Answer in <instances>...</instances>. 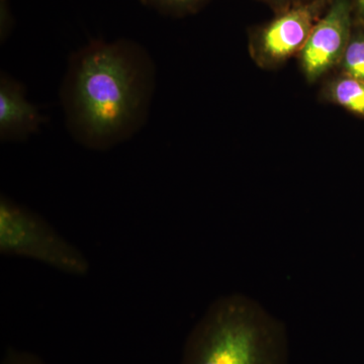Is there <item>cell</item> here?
<instances>
[{"label":"cell","mask_w":364,"mask_h":364,"mask_svg":"<svg viewBox=\"0 0 364 364\" xmlns=\"http://www.w3.org/2000/svg\"><path fill=\"white\" fill-rule=\"evenodd\" d=\"M156 67L133 41H95L72 55L60 90L67 130L91 150L136 135L149 116Z\"/></svg>","instance_id":"cell-1"},{"label":"cell","mask_w":364,"mask_h":364,"mask_svg":"<svg viewBox=\"0 0 364 364\" xmlns=\"http://www.w3.org/2000/svg\"><path fill=\"white\" fill-rule=\"evenodd\" d=\"M181 364H289L284 324L253 299H217L189 335Z\"/></svg>","instance_id":"cell-2"},{"label":"cell","mask_w":364,"mask_h":364,"mask_svg":"<svg viewBox=\"0 0 364 364\" xmlns=\"http://www.w3.org/2000/svg\"><path fill=\"white\" fill-rule=\"evenodd\" d=\"M0 252L38 261L75 277H85L90 269L82 252L54 228L4 196L0 200Z\"/></svg>","instance_id":"cell-3"},{"label":"cell","mask_w":364,"mask_h":364,"mask_svg":"<svg viewBox=\"0 0 364 364\" xmlns=\"http://www.w3.org/2000/svg\"><path fill=\"white\" fill-rule=\"evenodd\" d=\"M350 11L346 0H335L322 20L314 26L299 52L301 67L311 82L341 63L350 42Z\"/></svg>","instance_id":"cell-4"},{"label":"cell","mask_w":364,"mask_h":364,"mask_svg":"<svg viewBox=\"0 0 364 364\" xmlns=\"http://www.w3.org/2000/svg\"><path fill=\"white\" fill-rule=\"evenodd\" d=\"M317 7L313 4L298 6L263 28L253 46L256 63L262 67L277 66L301 52L317 23Z\"/></svg>","instance_id":"cell-5"},{"label":"cell","mask_w":364,"mask_h":364,"mask_svg":"<svg viewBox=\"0 0 364 364\" xmlns=\"http://www.w3.org/2000/svg\"><path fill=\"white\" fill-rule=\"evenodd\" d=\"M45 117L28 102L21 82L2 72L0 76V140L20 142L40 130Z\"/></svg>","instance_id":"cell-6"},{"label":"cell","mask_w":364,"mask_h":364,"mask_svg":"<svg viewBox=\"0 0 364 364\" xmlns=\"http://www.w3.org/2000/svg\"><path fill=\"white\" fill-rule=\"evenodd\" d=\"M326 97L330 102L347 111L364 117V82L343 75L333 79L326 87Z\"/></svg>","instance_id":"cell-7"},{"label":"cell","mask_w":364,"mask_h":364,"mask_svg":"<svg viewBox=\"0 0 364 364\" xmlns=\"http://www.w3.org/2000/svg\"><path fill=\"white\" fill-rule=\"evenodd\" d=\"M344 74L364 82V36L361 33L351 37L342 58Z\"/></svg>","instance_id":"cell-8"},{"label":"cell","mask_w":364,"mask_h":364,"mask_svg":"<svg viewBox=\"0 0 364 364\" xmlns=\"http://www.w3.org/2000/svg\"><path fill=\"white\" fill-rule=\"evenodd\" d=\"M142 1L157 11H164V13H176L195 6L200 0H142Z\"/></svg>","instance_id":"cell-9"},{"label":"cell","mask_w":364,"mask_h":364,"mask_svg":"<svg viewBox=\"0 0 364 364\" xmlns=\"http://www.w3.org/2000/svg\"><path fill=\"white\" fill-rule=\"evenodd\" d=\"M2 364H45L40 359L25 352L9 351Z\"/></svg>","instance_id":"cell-10"},{"label":"cell","mask_w":364,"mask_h":364,"mask_svg":"<svg viewBox=\"0 0 364 364\" xmlns=\"http://www.w3.org/2000/svg\"><path fill=\"white\" fill-rule=\"evenodd\" d=\"M358 6L361 14L364 16V0H358Z\"/></svg>","instance_id":"cell-11"}]
</instances>
